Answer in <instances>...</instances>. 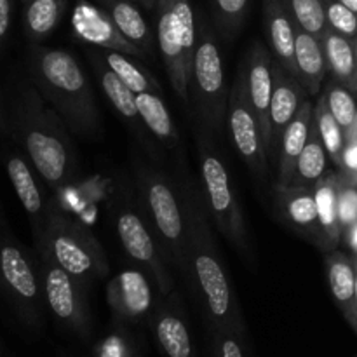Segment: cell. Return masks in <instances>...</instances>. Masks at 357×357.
<instances>
[{
    "instance_id": "1",
    "label": "cell",
    "mask_w": 357,
    "mask_h": 357,
    "mask_svg": "<svg viewBox=\"0 0 357 357\" xmlns=\"http://www.w3.org/2000/svg\"><path fill=\"white\" fill-rule=\"evenodd\" d=\"M187 227V267L185 281L202 307L209 330L236 331L244 335V323L236 288L229 278L206 208L201 185L185 176L178 181Z\"/></svg>"
},
{
    "instance_id": "2",
    "label": "cell",
    "mask_w": 357,
    "mask_h": 357,
    "mask_svg": "<svg viewBox=\"0 0 357 357\" xmlns=\"http://www.w3.org/2000/svg\"><path fill=\"white\" fill-rule=\"evenodd\" d=\"M9 132L51 190H61L73 180L77 153L72 132L33 84L14 100Z\"/></svg>"
},
{
    "instance_id": "3",
    "label": "cell",
    "mask_w": 357,
    "mask_h": 357,
    "mask_svg": "<svg viewBox=\"0 0 357 357\" xmlns=\"http://www.w3.org/2000/svg\"><path fill=\"white\" fill-rule=\"evenodd\" d=\"M28 73L35 89L58 112L72 135L100 136L101 119L93 86L72 52L42 44L30 45Z\"/></svg>"
},
{
    "instance_id": "4",
    "label": "cell",
    "mask_w": 357,
    "mask_h": 357,
    "mask_svg": "<svg viewBox=\"0 0 357 357\" xmlns=\"http://www.w3.org/2000/svg\"><path fill=\"white\" fill-rule=\"evenodd\" d=\"M206 126H199L195 131L197 142L201 188L204 194L209 218L220 234L243 255L251 257V241L243 208L232 185L229 167L220 153L215 139Z\"/></svg>"
},
{
    "instance_id": "5",
    "label": "cell",
    "mask_w": 357,
    "mask_h": 357,
    "mask_svg": "<svg viewBox=\"0 0 357 357\" xmlns=\"http://www.w3.org/2000/svg\"><path fill=\"white\" fill-rule=\"evenodd\" d=\"M132 174L142 208L166 251L167 261L183 275L187 267V227L180 192L162 171L143 160L132 162Z\"/></svg>"
},
{
    "instance_id": "6",
    "label": "cell",
    "mask_w": 357,
    "mask_h": 357,
    "mask_svg": "<svg viewBox=\"0 0 357 357\" xmlns=\"http://www.w3.org/2000/svg\"><path fill=\"white\" fill-rule=\"evenodd\" d=\"M35 248L38 255L49 257L86 286L101 281L110 272V264L100 241L86 227L63 215L54 204Z\"/></svg>"
},
{
    "instance_id": "7",
    "label": "cell",
    "mask_w": 357,
    "mask_h": 357,
    "mask_svg": "<svg viewBox=\"0 0 357 357\" xmlns=\"http://www.w3.org/2000/svg\"><path fill=\"white\" fill-rule=\"evenodd\" d=\"M157 47L174 94L190 100V77L197 45V14L190 0H157Z\"/></svg>"
},
{
    "instance_id": "8",
    "label": "cell",
    "mask_w": 357,
    "mask_h": 357,
    "mask_svg": "<svg viewBox=\"0 0 357 357\" xmlns=\"http://www.w3.org/2000/svg\"><path fill=\"white\" fill-rule=\"evenodd\" d=\"M229 91L215 31L204 17L197 16V45L192 66L190 94L194 96L201 124L215 135L225 131Z\"/></svg>"
},
{
    "instance_id": "9",
    "label": "cell",
    "mask_w": 357,
    "mask_h": 357,
    "mask_svg": "<svg viewBox=\"0 0 357 357\" xmlns=\"http://www.w3.org/2000/svg\"><path fill=\"white\" fill-rule=\"evenodd\" d=\"M0 291L24 324L40 326L47 305L38 260H33L3 223L0 227Z\"/></svg>"
},
{
    "instance_id": "10",
    "label": "cell",
    "mask_w": 357,
    "mask_h": 357,
    "mask_svg": "<svg viewBox=\"0 0 357 357\" xmlns=\"http://www.w3.org/2000/svg\"><path fill=\"white\" fill-rule=\"evenodd\" d=\"M115 230L121 246L152 278L159 295L169 296L174 288L169 261L146 216L132 206L122 204L115 215Z\"/></svg>"
},
{
    "instance_id": "11",
    "label": "cell",
    "mask_w": 357,
    "mask_h": 357,
    "mask_svg": "<svg viewBox=\"0 0 357 357\" xmlns=\"http://www.w3.org/2000/svg\"><path fill=\"white\" fill-rule=\"evenodd\" d=\"M44 298L49 312L72 333L87 338L91 335V312L87 286L63 271L49 257L38 255Z\"/></svg>"
},
{
    "instance_id": "12",
    "label": "cell",
    "mask_w": 357,
    "mask_h": 357,
    "mask_svg": "<svg viewBox=\"0 0 357 357\" xmlns=\"http://www.w3.org/2000/svg\"><path fill=\"white\" fill-rule=\"evenodd\" d=\"M227 129L236 152L260 183L268 181V157L261 139L260 124L248 94V82L243 68L229 91L227 105Z\"/></svg>"
},
{
    "instance_id": "13",
    "label": "cell",
    "mask_w": 357,
    "mask_h": 357,
    "mask_svg": "<svg viewBox=\"0 0 357 357\" xmlns=\"http://www.w3.org/2000/svg\"><path fill=\"white\" fill-rule=\"evenodd\" d=\"M155 284L139 268H124L107 286V300L115 319L142 324L150 321L157 307Z\"/></svg>"
},
{
    "instance_id": "14",
    "label": "cell",
    "mask_w": 357,
    "mask_h": 357,
    "mask_svg": "<svg viewBox=\"0 0 357 357\" xmlns=\"http://www.w3.org/2000/svg\"><path fill=\"white\" fill-rule=\"evenodd\" d=\"M3 164H6L10 185H13L24 213L30 218L33 241L37 244L40 241L42 234H44L52 202L45 197L40 181H38L40 176L35 171V167L31 166L28 157L23 153V150L17 152L16 149H7V152L3 153Z\"/></svg>"
},
{
    "instance_id": "15",
    "label": "cell",
    "mask_w": 357,
    "mask_h": 357,
    "mask_svg": "<svg viewBox=\"0 0 357 357\" xmlns=\"http://www.w3.org/2000/svg\"><path fill=\"white\" fill-rule=\"evenodd\" d=\"M72 28L77 38L86 44L103 49V51L122 52V54L149 61V58L119 31L103 7L89 0H77L72 10Z\"/></svg>"
},
{
    "instance_id": "16",
    "label": "cell",
    "mask_w": 357,
    "mask_h": 357,
    "mask_svg": "<svg viewBox=\"0 0 357 357\" xmlns=\"http://www.w3.org/2000/svg\"><path fill=\"white\" fill-rule=\"evenodd\" d=\"M274 56L260 42H255L246 56L243 72L246 75L248 94L260 124L261 139L271 162V103L274 91Z\"/></svg>"
},
{
    "instance_id": "17",
    "label": "cell",
    "mask_w": 357,
    "mask_h": 357,
    "mask_svg": "<svg viewBox=\"0 0 357 357\" xmlns=\"http://www.w3.org/2000/svg\"><path fill=\"white\" fill-rule=\"evenodd\" d=\"M274 209L278 218L286 227L323 250L324 237L319 225V216H317L314 188L291 183H274Z\"/></svg>"
},
{
    "instance_id": "18",
    "label": "cell",
    "mask_w": 357,
    "mask_h": 357,
    "mask_svg": "<svg viewBox=\"0 0 357 357\" xmlns=\"http://www.w3.org/2000/svg\"><path fill=\"white\" fill-rule=\"evenodd\" d=\"M150 324L157 347L164 357H195L187 316L174 302L173 293L169 296H160L150 317Z\"/></svg>"
},
{
    "instance_id": "19",
    "label": "cell",
    "mask_w": 357,
    "mask_h": 357,
    "mask_svg": "<svg viewBox=\"0 0 357 357\" xmlns=\"http://www.w3.org/2000/svg\"><path fill=\"white\" fill-rule=\"evenodd\" d=\"M87 58H89L91 65H93L94 73L98 77V84H100L101 91L107 96V100L114 105L115 110L119 112L122 119L128 121L129 129L135 132V136H138L139 142L149 149V152H152L153 155H157L155 150H153V143H150L152 136L150 131L146 129V126L143 124L142 115L138 112V105H136V94L115 75L110 70V66L107 65V61L101 56V51H89L87 52Z\"/></svg>"
},
{
    "instance_id": "20",
    "label": "cell",
    "mask_w": 357,
    "mask_h": 357,
    "mask_svg": "<svg viewBox=\"0 0 357 357\" xmlns=\"http://www.w3.org/2000/svg\"><path fill=\"white\" fill-rule=\"evenodd\" d=\"M309 96L295 75L286 72L278 61L274 63V91L271 103V160L278 159L279 143L289 122L296 117L303 101Z\"/></svg>"
},
{
    "instance_id": "21",
    "label": "cell",
    "mask_w": 357,
    "mask_h": 357,
    "mask_svg": "<svg viewBox=\"0 0 357 357\" xmlns=\"http://www.w3.org/2000/svg\"><path fill=\"white\" fill-rule=\"evenodd\" d=\"M96 2L112 17L119 31L131 44H135L149 58V61L150 59L153 61L159 51L157 35L139 10L138 0H96Z\"/></svg>"
},
{
    "instance_id": "22",
    "label": "cell",
    "mask_w": 357,
    "mask_h": 357,
    "mask_svg": "<svg viewBox=\"0 0 357 357\" xmlns=\"http://www.w3.org/2000/svg\"><path fill=\"white\" fill-rule=\"evenodd\" d=\"M264 14L272 56L286 72L296 77V24L289 14L288 7H286L284 0H264Z\"/></svg>"
},
{
    "instance_id": "23",
    "label": "cell",
    "mask_w": 357,
    "mask_h": 357,
    "mask_svg": "<svg viewBox=\"0 0 357 357\" xmlns=\"http://www.w3.org/2000/svg\"><path fill=\"white\" fill-rule=\"evenodd\" d=\"M314 117V103L310 100L303 101L302 108L296 114V117L289 122L288 128L282 132L281 143H279L278 159H275V167H278V178L275 183L289 185L295 174L296 162L305 146L307 139L310 135V126H312Z\"/></svg>"
},
{
    "instance_id": "24",
    "label": "cell",
    "mask_w": 357,
    "mask_h": 357,
    "mask_svg": "<svg viewBox=\"0 0 357 357\" xmlns=\"http://www.w3.org/2000/svg\"><path fill=\"white\" fill-rule=\"evenodd\" d=\"M296 79L302 82L309 96H319L326 77L328 65L323 42L316 35L296 26L295 38Z\"/></svg>"
},
{
    "instance_id": "25",
    "label": "cell",
    "mask_w": 357,
    "mask_h": 357,
    "mask_svg": "<svg viewBox=\"0 0 357 357\" xmlns=\"http://www.w3.org/2000/svg\"><path fill=\"white\" fill-rule=\"evenodd\" d=\"M326 272L331 295L352 324L357 321L356 303V267L354 260L342 251L326 253Z\"/></svg>"
},
{
    "instance_id": "26",
    "label": "cell",
    "mask_w": 357,
    "mask_h": 357,
    "mask_svg": "<svg viewBox=\"0 0 357 357\" xmlns=\"http://www.w3.org/2000/svg\"><path fill=\"white\" fill-rule=\"evenodd\" d=\"M338 181H340L338 171H328L314 185L317 216H319V225L324 237L323 251L326 253L337 250L338 244L342 243V230L340 222H338Z\"/></svg>"
},
{
    "instance_id": "27",
    "label": "cell",
    "mask_w": 357,
    "mask_h": 357,
    "mask_svg": "<svg viewBox=\"0 0 357 357\" xmlns=\"http://www.w3.org/2000/svg\"><path fill=\"white\" fill-rule=\"evenodd\" d=\"M321 42H323L328 72L331 73V79L351 89L357 96V61L354 40L328 28Z\"/></svg>"
},
{
    "instance_id": "28",
    "label": "cell",
    "mask_w": 357,
    "mask_h": 357,
    "mask_svg": "<svg viewBox=\"0 0 357 357\" xmlns=\"http://www.w3.org/2000/svg\"><path fill=\"white\" fill-rule=\"evenodd\" d=\"M23 26L30 45H38L58 28L68 0H26Z\"/></svg>"
},
{
    "instance_id": "29",
    "label": "cell",
    "mask_w": 357,
    "mask_h": 357,
    "mask_svg": "<svg viewBox=\"0 0 357 357\" xmlns=\"http://www.w3.org/2000/svg\"><path fill=\"white\" fill-rule=\"evenodd\" d=\"M136 105L142 115L143 124L150 131V135L162 143L164 146L178 145V131L174 126L173 117L169 114V108L164 103L160 94L157 93H139L136 94Z\"/></svg>"
},
{
    "instance_id": "30",
    "label": "cell",
    "mask_w": 357,
    "mask_h": 357,
    "mask_svg": "<svg viewBox=\"0 0 357 357\" xmlns=\"http://www.w3.org/2000/svg\"><path fill=\"white\" fill-rule=\"evenodd\" d=\"M328 152L324 149V143L321 139L319 128H317L316 119L312 117V126H310V135L303 146L302 153L296 162L295 174L291 178V185H300V187H310L328 173Z\"/></svg>"
},
{
    "instance_id": "31",
    "label": "cell",
    "mask_w": 357,
    "mask_h": 357,
    "mask_svg": "<svg viewBox=\"0 0 357 357\" xmlns=\"http://www.w3.org/2000/svg\"><path fill=\"white\" fill-rule=\"evenodd\" d=\"M101 56L110 66L112 72L129 87L135 94L139 93H162V87L157 82L155 77L149 73L145 66L139 65L138 61H132V56L122 54V52L115 51H103L100 49Z\"/></svg>"
},
{
    "instance_id": "32",
    "label": "cell",
    "mask_w": 357,
    "mask_h": 357,
    "mask_svg": "<svg viewBox=\"0 0 357 357\" xmlns=\"http://www.w3.org/2000/svg\"><path fill=\"white\" fill-rule=\"evenodd\" d=\"M314 119H316L317 128H319V135L324 143V149L328 152V157L340 169L347 139H345V131L335 121L333 114L328 108L326 98H324L323 93L317 96V103L314 105Z\"/></svg>"
},
{
    "instance_id": "33",
    "label": "cell",
    "mask_w": 357,
    "mask_h": 357,
    "mask_svg": "<svg viewBox=\"0 0 357 357\" xmlns=\"http://www.w3.org/2000/svg\"><path fill=\"white\" fill-rule=\"evenodd\" d=\"M323 94L324 98H326L328 108H330V112L333 114L335 121L340 124V128L344 129L345 135H347L357 121L356 94L352 93L351 89H347L345 86H342L340 82H337L335 79L328 80Z\"/></svg>"
},
{
    "instance_id": "34",
    "label": "cell",
    "mask_w": 357,
    "mask_h": 357,
    "mask_svg": "<svg viewBox=\"0 0 357 357\" xmlns=\"http://www.w3.org/2000/svg\"><path fill=\"white\" fill-rule=\"evenodd\" d=\"M251 0H209L211 17L218 31L225 37L239 33L248 17Z\"/></svg>"
},
{
    "instance_id": "35",
    "label": "cell",
    "mask_w": 357,
    "mask_h": 357,
    "mask_svg": "<svg viewBox=\"0 0 357 357\" xmlns=\"http://www.w3.org/2000/svg\"><path fill=\"white\" fill-rule=\"evenodd\" d=\"M284 3L296 26L323 38L328 30L323 0H284Z\"/></svg>"
},
{
    "instance_id": "36",
    "label": "cell",
    "mask_w": 357,
    "mask_h": 357,
    "mask_svg": "<svg viewBox=\"0 0 357 357\" xmlns=\"http://www.w3.org/2000/svg\"><path fill=\"white\" fill-rule=\"evenodd\" d=\"M326 13L328 28L335 30L344 37L356 40L357 38V13L349 9L340 0H323Z\"/></svg>"
},
{
    "instance_id": "37",
    "label": "cell",
    "mask_w": 357,
    "mask_h": 357,
    "mask_svg": "<svg viewBox=\"0 0 357 357\" xmlns=\"http://www.w3.org/2000/svg\"><path fill=\"white\" fill-rule=\"evenodd\" d=\"M340 174L338 181V222L342 234L357 222V183Z\"/></svg>"
},
{
    "instance_id": "38",
    "label": "cell",
    "mask_w": 357,
    "mask_h": 357,
    "mask_svg": "<svg viewBox=\"0 0 357 357\" xmlns=\"http://www.w3.org/2000/svg\"><path fill=\"white\" fill-rule=\"evenodd\" d=\"M96 357H136L135 345L131 338L122 328L108 333L100 344L96 345Z\"/></svg>"
},
{
    "instance_id": "39",
    "label": "cell",
    "mask_w": 357,
    "mask_h": 357,
    "mask_svg": "<svg viewBox=\"0 0 357 357\" xmlns=\"http://www.w3.org/2000/svg\"><path fill=\"white\" fill-rule=\"evenodd\" d=\"M213 357H246L243 349V335L236 331L211 330Z\"/></svg>"
},
{
    "instance_id": "40",
    "label": "cell",
    "mask_w": 357,
    "mask_h": 357,
    "mask_svg": "<svg viewBox=\"0 0 357 357\" xmlns=\"http://www.w3.org/2000/svg\"><path fill=\"white\" fill-rule=\"evenodd\" d=\"M338 171L345 178L357 183V139H347L344 157H342V167Z\"/></svg>"
},
{
    "instance_id": "41",
    "label": "cell",
    "mask_w": 357,
    "mask_h": 357,
    "mask_svg": "<svg viewBox=\"0 0 357 357\" xmlns=\"http://www.w3.org/2000/svg\"><path fill=\"white\" fill-rule=\"evenodd\" d=\"M13 9L14 0H0V47L9 35L10 23H13Z\"/></svg>"
},
{
    "instance_id": "42",
    "label": "cell",
    "mask_w": 357,
    "mask_h": 357,
    "mask_svg": "<svg viewBox=\"0 0 357 357\" xmlns=\"http://www.w3.org/2000/svg\"><path fill=\"white\" fill-rule=\"evenodd\" d=\"M342 243L352 251V255L357 257V222L354 225L349 227L344 234H342Z\"/></svg>"
},
{
    "instance_id": "43",
    "label": "cell",
    "mask_w": 357,
    "mask_h": 357,
    "mask_svg": "<svg viewBox=\"0 0 357 357\" xmlns=\"http://www.w3.org/2000/svg\"><path fill=\"white\" fill-rule=\"evenodd\" d=\"M0 132H9V119H7L6 112H3L2 96H0Z\"/></svg>"
},
{
    "instance_id": "44",
    "label": "cell",
    "mask_w": 357,
    "mask_h": 357,
    "mask_svg": "<svg viewBox=\"0 0 357 357\" xmlns=\"http://www.w3.org/2000/svg\"><path fill=\"white\" fill-rule=\"evenodd\" d=\"M342 3H345V6L349 7V9H352L354 13H357V0H340Z\"/></svg>"
},
{
    "instance_id": "45",
    "label": "cell",
    "mask_w": 357,
    "mask_h": 357,
    "mask_svg": "<svg viewBox=\"0 0 357 357\" xmlns=\"http://www.w3.org/2000/svg\"><path fill=\"white\" fill-rule=\"evenodd\" d=\"M354 260V267H356V303H357V257L352 258Z\"/></svg>"
},
{
    "instance_id": "46",
    "label": "cell",
    "mask_w": 357,
    "mask_h": 357,
    "mask_svg": "<svg viewBox=\"0 0 357 357\" xmlns=\"http://www.w3.org/2000/svg\"><path fill=\"white\" fill-rule=\"evenodd\" d=\"M354 51H356V61H357V38L354 40Z\"/></svg>"
},
{
    "instance_id": "47",
    "label": "cell",
    "mask_w": 357,
    "mask_h": 357,
    "mask_svg": "<svg viewBox=\"0 0 357 357\" xmlns=\"http://www.w3.org/2000/svg\"><path fill=\"white\" fill-rule=\"evenodd\" d=\"M0 220H2V211H0Z\"/></svg>"
},
{
    "instance_id": "48",
    "label": "cell",
    "mask_w": 357,
    "mask_h": 357,
    "mask_svg": "<svg viewBox=\"0 0 357 357\" xmlns=\"http://www.w3.org/2000/svg\"><path fill=\"white\" fill-rule=\"evenodd\" d=\"M354 326H356V328H357V321H356V323H354Z\"/></svg>"
},
{
    "instance_id": "49",
    "label": "cell",
    "mask_w": 357,
    "mask_h": 357,
    "mask_svg": "<svg viewBox=\"0 0 357 357\" xmlns=\"http://www.w3.org/2000/svg\"><path fill=\"white\" fill-rule=\"evenodd\" d=\"M23 2H26V0H23Z\"/></svg>"
},
{
    "instance_id": "50",
    "label": "cell",
    "mask_w": 357,
    "mask_h": 357,
    "mask_svg": "<svg viewBox=\"0 0 357 357\" xmlns=\"http://www.w3.org/2000/svg\"><path fill=\"white\" fill-rule=\"evenodd\" d=\"M138 3H139V2H138Z\"/></svg>"
}]
</instances>
